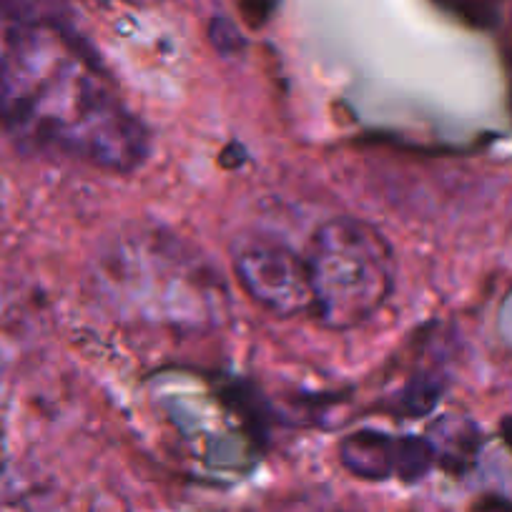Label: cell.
<instances>
[{
  "mask_svg": "<svg viewBox=\"0 0 512 512\" xmlns=\"http://www.w3.org/2000/svg\"><path fill=\"white\" fill-rule=\"evenodd\" d=\"M101 277L118 304L171 327H214L226 309V289L201 256L174 236L131 234L103 256Z\"/></svg>",
  "mask_w": 512,
  "mask_h": 512,
  "instance_id": "2",
  "label": "cell"
},
{
  "mask_svg": "<svg viewBox=\"0 0 512 512\" xmlns=\"http://www.w3.org/2000/svg\"><path fill=\"white\" fill-rule=\"evenodd\" d=\"M500 435L502 440H505V445L512 450V415H507L505 420L500 422Z\"/></svg>",
  "mask_w": 512,
  "mask_h": 512,
  "instance_id": "7",
  "label": "cell"
},
{
  "mask_svg": "<svg viewBox=\"0 0 512 512\" xmlns=\"http://www.w3.org/2000/svg\"><path fill=\"white\" fill-rule=\"evenodd\" d=\"M0 128L111 174H131L151 151L86 41L36 0H6L0 13Z\"/></svg>",
  "mask_w": 512,
  "mask_h": 512,
  "instance_id": "1",
  "label": "cell"
},
{
  "mask_svg": "<svg viewBox=\"0 0 512 512\" xmlns=\"http://www.w3.org/2000/svg\"><path fill=\"white\" fill-rule=\"evenodd\" d=\"M123 3H131V6H151V3H159V0H123Z\"/></svg>",
  "mask_w": 512,
  "mask_h": 512,
  "instance_id": "8",
  "label": "cell"
},
{
  "mask_svg": "<svg viewBox=\"0 0 512 512\" xmlns=\"http://www.w3.org/2000/svg\"><path fill=\"white\" fill-rule=\"evenodd\" d=\"M435 447L430 437L405 435L397 440V470L395 475L402 482H417L435 467Z\"/></svg>",
  "mask_w": 512,
  "mask_h": 512,
  "instance_id": "6",
  "label": "cell"
},
{
  "mask_svg": "<svg viewBox=\"0 0 512 512\" xmlns=\"http://www.w3.org/2000/svg\"><path fill=\"white\" fill-rule=\"evenodd\" d=\"M397 440L387 432L357 430L339 442V462L359 480H390L397 470Z\"/></svg>",
  "mask_w": 512,
  "mask_h": 512,
  "instance_id": "5",
  "label": "cell"
},
{
  "mask_svg": "<svg viewBox=\"0 0 512 512\" xmlns=\"http://www.w3.org/2000/svg\"><path fill=\"white\" fill-rule=\"evenodd\" d=\"M241 292L274 317L312 314V282L304 254L269 236H251L234 251Z\"/></svg>",
  "mask_w": 512,
  "mask_h": 512,
  "instance_id": "4",
  "label": "cell"
},
{
  "mask_svg": "<svg viewBox=\"0 0 512 512\" xmlns=\"http://www.w3.org/2000/svg\"><path fill=\"white\" fill-rule=\"evenodd\" d=\"M312 282V317L344 332L362 327L387 304L395 289V251L382 231L354 216L319 226L304 251Z\"/></svg>",
  "mask_w": 512,
  "mask_h": 512,
  "instance_id": "3",
  "label": "cell"
}]
</instances>
